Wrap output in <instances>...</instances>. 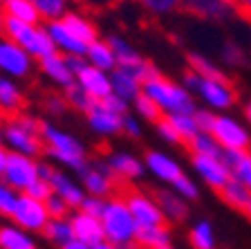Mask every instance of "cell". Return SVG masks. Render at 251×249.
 <instances>
[{"label": "cell", "instance_id": "6da1fadb", "mask_svg": "<svg viewBox=\"0 0 251 249\" xmlns=\"http://www.w3.org/2000/svg\"><path fill=\"white\" fill-rule=\"evenodd\" d=\"M41 135H43V144H45L43 157L50 164L61 166L65 171L78 175L90 164V160H92L88 153V146L78 139L74 133L56 126L54 121H43Z\"/></svg>", "mask_w": 251, "mask_h": 249}, {"label": "cell", "instance_id": "7a4b0ae2", "mask_svg": "<svg viewBox=\"0 0 251 249\" xmlns=\"http://www.w3.org/2000/svg\"><path fill=\"white\" fill-rule=\"evenodd\" d=\"M41 126L43 121L38 117L27 112L9 117V119L2 121V146L16 155L41 160L43 153H45Z\"/></svg>", "mask_w": 251, "mask_h": 249}, {"label": "cell", "instance_id": "3957f363", "mask_svg": "<svg viewBox=\"0 0 251 249\" xmlns=\"http://www.w3.org/2000/svg\"><path fill=\"white\" fill-rule=\"evenodd\" d=\"M141 92L151 97L157 104V108L162 110L164 117L168 114H193L198 110L195 106V97L182 85V81H173V79L164 77L162 72H155L146 83Z\"/></svg>", "mask_w": 251, "mask_h": 249}, {"label": "cell", "instance_id": "277c9868", "mask_svg": "<svg viewBox=\"0 0 251 249\" xmlns=\"http://www.w3.org/2000/svg\"><path fill=\"white\" fill-rule=\"evenodd\" d=\"M101 227H103L105 243L121 249L135 247L139 227H137L124 195H112L105 200V209L101 213Z\"/></svg>", "mask_w": 251, "mask_h": 249}, {"label": "cell", "instance_id": "5b68a950", "mask_svg": "<svg viewBox=\"0 0 251 249\" xmlns=\"http://www.w3.org/2000/svg\"><path fill=\"white\" fill-rule=\"evenodd\" d=\"M182 85L213 112L215 110H229L238 99L229 79H204L186 70L182 77Z\"/></svg>", "mask_w": 251, "mask_h": 249}, {"label": "cell", "instance_id": "8992f818", "mask_svg": "<svg viewBox=\"0 0 251 249\" xmlns=\"http://www.w3.org/2000/svg\"><path fill=\"white\" fill-rule=\"evenodd\" d=\"M2 36L14 41L21 50H25L36 63L56 52V47H54L52 38L47 34L45 25H27V23H21L7 16L5 27H2Z\"/></svg>", "mask_w": 251, "mask_h": 249}, {"label": "cell", "instance_id": "52a82bcc", "mask_svg": "<svg viewBox=\"0 0 251 249\" xmlns=\"http://www.w3.org/2000/svg\"><path fill=\"white\" fill-rule=\"evenodd\" d=\"M41 177H45V180L50 182L54 195L65 200L74 211L81 207V202H83V197H85V191H83V187H81L78 175L65 171L61 166L50 164V162H41Z\"/></svg>", "mask_w": 251, "mask_h": 249}, {"label": "cell", "instance_id": "ba28073f", "mask_svg": "<svg viewBox=\"0 0 251 249\" xmlns=\"http://www.w3.org/2000/svg\"><path fill=\"white\" fill-rule=\"evenodd\" d=\"M78 180H81L85 195H97L103 197V200L117 195V189H119V182L112 175V171H110V166L105 164L103 157H92L90 164L78 173Z\"/></svg>", "mask_w": 251, "mask_h": 249}, {"label": "cell", "instance_id": "9c48e42d", "mask_svg": "<svg viewBox=\"0 0 251 249\" xmlns=\"http://www.w3.org/2000/svg\"><path fill=\"white\" fill-rule=\"evenodd\" d=\"M124 197H126V204H128V209H130L132 218H135V222H137L139 229L168 224L166 218H164L162 209H159L157 197L152 195L151 191H144V189H130V191L124 193Z\"/></svg>", "mask_w": 251, "mask_h": 249}, {"label": "cell", "instance_id": "30bf717a", "mask_svg": "<svg viewBox=\"0 0 251 249\" xmlns=\"http://www.w3.org/2000/svg\"><path fill=\"white\" fill-rule=\"evenodd\" d=\"M36 61L16 45L14 41L0 36V74H5L16 81H25L34 74Z\"/></svg>", "mask_w": 251, "mask_h": 249}, {"label": "cell", "instance_id": "8fae6325", "mask_svg": "<svg viewBox=\"0 0 251 249\" xmlns=\"http://www.w3.org/2000/svg\"><path fill=\"white\" fill-rule=\"evenodd\" d=\"M211 137L225 151H233V153H247V148L251 144L249 130L238 119L229 117V114H215V124L211 128Z\"/></svg>", "mask_w": 251, "mask_h": 249}, {"label": "cell", "instance_id": "7c38bea8", "mask_svg": "<svg viewBox=\"0 0 251 249\" xmlns=\"http://www.w3.org/2000/svg\"><path fill=\"white\" fill-rule=\"evenodd\" d=\"M38 177H41V160L9 153V162H7V168L0 180L5 182L7 187L16 189L18 193H25Z\"/></svg>", "mask_w": 251, "mask_h": 249}, {"label": "cell", "instance_id": "4fadbf2b", "mask_svg": "<svg viewBox=\"0 0 251 249\" xmlns=\"http://www.w3.org/2000/svg\"><path fill=\"white\" fill-rule=\"evenodd\" d=\"M85 124H88L90 133H94L101 139H110V137H117L124 133V117L119 110L110 108L105 101H97V104L90 108V112L83 114Z\"/></svg>", "mask_w": 251, "mask_h": 249}, {"label": "cell", "instance_id": "5bb4252c", "mask_svg": "<svg viewBox=\"0 0 251 249\" xmlns=\"http://www.w3.org/2000/svg\"><path fill=\"white\" fill-rule=\"evenodd\" d=\"M50 220L52 218H50V211H47L45 202L21 193L18 204H16V211L11 216V222H16L18 227L29 231V234H43V229L47 227Z\"/></svg>", "mask_w": 251, "mask_h": 249}, {"label": "cell", "instance_id": "9a60e30c", "mask_svg": "<svg viewBox=\"0 0 251 249\" xmlns=\"http://www.w3.org/2000/svg\"><path fill=\"white\" fill-rule=\"evenodd\" d=\"M144 164H146V173H151V175L155 177L159 184H164L166 189H173L186 175L184 166L173 155H168V153H164V151H148L146 155H144Z\"/></svg>", "mask_w": 251, "mask_h": 249}, {"label": "cell", "instance_id": "2e32d148", "mask_svg": "<svg viewBox=\"0 0 251 249\" xmlns=\"http://www.w3.org/2000/svg\"><path fill=\"white\" fill-rule=\"evenodd\" d=\"M105 164L110 166L112 175L117 177V182H139L141 177L146 175V164L141 157H137L135 153L130 151H110L108 155L103 157Z\"/></svg>", "mask_w": 251, "mask_h": 249}, {"label": "cell", "instance_id": "e0dca14e", "mask_svg": "<svg viewBox=\"0 0 251 249\" xmlns=\"http://www.w3.org/2000/svg\"><path fill=\"white\" fill-rule=\"evenodd\" d=\"M191 168L195 175L211 189H222L231 180V171L225 160L220 157H206V155H191Z\"/></svg>", "mask_w": 251, "mask_h": 249}, {"label": "cell", "instance_id": "ac0fdd59", "mask_svg": "<svg viewBox=\"0 0 251 249\" xmlns=\"http://www.w3.org/2000/svg\"><path fill=\"white\" fill-rule=\"evenodd\" d=\"M74 77H76L74 83H76L85 94H90L94 101H105V99L112 94V81H110V74L92 68V65H88V63H83V65L76 70Z\"/></svg>", "mask_w": 251, "mask_h": 249}, {"label": "cell", "instance_id": "d6986e66", "mask_svg": "<svg viewBox=\"0 0 251 249\" xmlns=\"http://www.w3.org/2000/svg\"><path fill=\"white\" fill-rule=\"evenodd\" d=\"M38 70H41V74L52 83V85H56V88H61V90L70 88L74 83V79H76L72 65H70V58L61 52H54V54H50V56H45L43 61H38Z\"/></svg>", "mask_w": 251, "mask_h": 249}, {"label": "cell", "instance_id": "ffe728a7", "mask_svg": "<svg viewBox=\"0 0 251 249\" xmlns=\"http://www.w3.org/2000/svg\"><path fill=\"white\" fill-rule=\"evenodd\" d=\"M182 9L202 21H226L235 14L233 0H182Z\"/></svg>", "mask_w": 251, "mask_h": 249}, {"label": "cell", "instance_id": "44dd1931", "mask_svg": "<svg viewBox=\"0 0 251 249\" xmlns=\"http://www.w3.org/2000/svg\"><path fill=\"white\" fill-rule=\"evenodd\" d=\"M27 106V94L25 88L21 85V81L9 79L5 74H0V112L2 117H16L23 114Z\"/></svg>", "mask_w": 251, "mask_h": 249}, {"label": "cell", "instance_id": "7402d4cb", "mask_svg": "<svg viewBox=\"0 0 251 249\" xmlns=\"http://www.w3.org/2000/svg\"><path fill=\"white\" fill-rule=\"evenodd\" d=\"M47 34L52 38L56 52L65 54V56H76V58H85V52H88V45L83 41H78L68 27L63 25V21H54V23H45Z\"/></svg>", "mask_w": 251, "mask_h": 249}, {"label": "cell", "instance_id": "603a6c76", "mask_svg": "<svg viewBox=\"0 0 251 249\" xmlns=\"http://www.w3.org/2000/svg\"><path fill=\"white\" fill-rule=\"evenodd\" d=\"M70 222H72L74 238L76 240L90 245V247H97V245L105 243L101 218H94V216H90V213H83V211H78L76 209V211H72V216H70Z\"/></svg>", "mask_w": 251, "mask_h": 249}, {"label": "cell", "instance_id": "cb8c5ba5", "mask_svg": "<svg viewBox=\"0 0 251 249\" xmlns=\"http://www.w3.org/2000/svg\"><path fill=\"white\" fill-rule=\"evenodd\" d=\"M155 197H157V202H159V209H162L168 224H179L188 218V213H191L188 200L177 195L173 189H159L155 193Z\"/></svg>", "mask_w": 251, "mask_h": 249}, {"label": "cell", "instance_id": "d4e9b609", "mask_svg": "<svg viewBox=\"0 0 251 249\" xmlns=\"http://www.w3.org/2000/svg\"><path fill=\"white\" fill-rule=\"evenodd\" d=\"M0 249H41L36 236L7 220L0 222Z\"/></svg>", "mask_w": 251, "mask_h": 249}, {"label": "cell", "instance_id": "484cf974", "mask_svg": "<svg viewBox=\"0 0 251 249\" xmlns=\"http://www.w3.org/2000/svg\"><path fill=\"white\" fill-rule=\"evenodd\" d=\"M61 21H63V25L68 27V29L72 31L78 41H83L85 45H90V43H94V41H99V29H97V25H94V21L90 18V16L81 14V11L68 9V14L63 16Z\"/></svg>", "mask_w": 251, "mask_h": 249}, {"label": "cell", "instance_id": "4316f807", "mask_svg": "<svg viewBox=\"0 0 251 249\" xmlns=\"http://www.w3.org/2000/svg\"><path fill=\"white\" fill-rule=\"evenodd\" d=\"M110 81H112V94L124 99L126 104H132L144 90V83L137 77H132L130 72H126L124 68H117L110 74Z\"/></svg>", "mask_w": 251, "mask_h": 249}, {"label": "cell", "instance_id": "83f0119b", "mask_svg": "<svg viewBox=\"0 0 251 249\" xmlns=\"http://www.w3.org/2000/svg\"><path fill=\"white\" fill-rule=\"evenodd\" d=\"M85 63L97 70H101V72H108V74H112L117 70V65H119L115 52H112V47H110L108 41H103V38H99V41H94L88 45Z\"/></svg>", "mask_w": 251, "mask_h": 249}, {"label": "cell", "instance_id": "f1b7e54d", "mask_svg": "<svg viewBox=\"0 0 251 249\" xmlns=\"http://www.w3.org/2000/svg\"><path fill=\"white\" fill-rule=\"evenodd\" d=\"M137 249H166L173 245V234L168 224L162 227H148V229H139L135 238Z\"/></svg>", "mask_w": 251, "mask_h": 249}, {"label": "cell", "instance_id": "f546056e", "mask_svg": "<svg viewBox=\"0 0 251 249\" xmlns=\"http://www.w3.org/2000/svg\"><path fill=\"white\" fill-rule=\"evenodd\" d=\"M43 238L47 243H52L54 247H65L68 243L74 240V229H72V222L70 218H52L47 222V227L43 229Z\"/></svg>", "mask_w": 251, "mask_h": 249}, {"label": "cell", "instance_id": "4dcf8cb0", "mask_svg": "<svg viewBox=\"0 0 251 249\" xmlns=\"http://www.w3.org/2000/svg\"><path fill=\"white\" fill-rule=\"evenodd\" d=\"M225 162L229 166L231 177L245 184L251 191V153H233L225 151Z\"/></svg>", "mask_w": 251, "mask_h": 249}, {"label": "cell", "instance_id": "1f68e13d", "mask_svg": "<svg viewBox=\"0 0 251 249\" xmlns=\"http://www.w3.org/2000/svg\"><path fill=\"white\" fill-rule=\"evenodd\" d=\"M188 245L191 249H215L218 238H215V229L209 220H195L188 229Z\"/></svg>", "mask_w": 251, "mask_h": 249}, {"label": "cell", "instance_id": "d6a6232c", "mask_svg": "<svg viewBox=\"0 0 251 249\" xmlns=\"http://www.w3.org/2000/svg\"><path fill=\"white\" fill-rule=\"evenodd\" d=\"M2 11H5V16L16 18L21 23H27V25H43L41 16H38L31 0H7L2 5Z\"/></svg>", "mask_w": 251, "mask_h": 249}, {"label": "cell", "instance_id": "836d02e7", "mask_svg": "<svg viewBox=\"0 0 251 249\" xmlns=\"http://www.w3.org/2000/svg\"><path fill=\"white\" fill-rule=\"evenodd\" d=\"M186 63H188V70H191V72L200 74V77H204V79H226V74L222 72V68H220L218 63L211 61L209 56H204V54H200V52H188Z\"/></svg>", "mask_w": 251, "mask_h": 249}, {"label": "cell", "instance_id": "e575fe53", "mask_svg": "<svg viewBox=\"0 0 251 249\" xmlns=\"http://www.w3.org/2000/svg\"><path fill=\"white\" fill-rule=\"evenodd\" d=\"M220 197H222V200H225L231 209L245 211L247 202H249V197H251V191L245 187V184H240L238 180H233V177H231L225 187L220 189Z\"/></svg>", "mask_w": 251, "mask_h": 249}, {"label": "cell", "instance_id": "d590c367", "mask_svg": "<svg viewBox=\"0 0 251 249\" xmlns=\"http://www.w3.org/2000/svg\"><path fill=\"white\" fill-rule=\"evenodd\" d=\"M166 119L173 124V128L177 130V135L182 137L184 146H188L195 137L200 135V126H198V121H195L193 114H168Z\"/></svg>", "mask_w": 251, "mask_h": 249}, {"label": "cell", "instance_id": "8d00e7d4", "mask_svg": "<svg viewBox=\"0 0 251 249\" xmlns=\"http://www.w3.org/2000/svg\"><path fill=\"white\" fill-rule=\"evenodd\" d=\"M188 151H191V155H206V157H220V160H225V148L211 135H206V133H200V135L188 144Z\"/></svg>", "mask_w": 251, "mask_h": 249}, {"label": "cell", "instance_id": "74e56055", "mask_svg": "<svg viewBox=\"0 0 251 249\" xmlns=\"http://www.w3.org/2000/svg\"><path fill=\"white\" fill-rule=\"evenodd\" d=\"M130 108H132V112H135V117H139L141 121H148V124H157V121L164 117L162 110L157 108L155 101H152L151 97H146L144 92H141L139 97L132 101Z\"/></svg>", "mask_w": 251, "mask_h": 249}, {"label": "cell", "instance_id": "f35d334b", "mask_svg": "<svg viewBox=\"0 0 251 249\" xmlns=\"http://www.w3.org/2000/svg\"><path fill=\"white\" fill-rule=\"evenodd\" d=\"M36 7L41 21L45 23H54L61 21L63 16L68 14V0H31Z\"/></svg>", "mask_w": 251, "mask_h": 249}, {"label": "cell", "instance_id": "ab89813d", "mask_svg": "<svg viewBox=\"0 0 251 249\" xmlns=\"http://www.w3.org/2000/svg\"><path fill=\"white\" fill-rule=\"evenodd\" d=\"M220 61L225 63L226 68H245L249 63L245 47H240L235 41H225L220 47Z\"/></svg>", "mask_w": 251, "mask_h": 249}, {"label": "cell", "instance_id": "60d3db41", "mask_svg": "<svg viewBox=\"0 0 251 249\" xmlns=\"http://www.w3.org/2000/svg\"><path fill=\"white\" fill-rule=\"evenodd\" d=\"M63 92V97H65V101H68V106L72 110H76V112H81V114H85V112H90V108H92L97 101H94L90 94H85L83 90L78 88L76 83H72L70 88H65V90H61Z\"/></svg>", "mask_w": 251, "mask_h": 249}, {"label": "cell", "instance_id": "b9f144b4", "mask_svg": "<svg viewBox=\"0 0 251 249\" xmlns=\"http://www.w3.org/2000/svg\"><path fill=\"white\" fill-rule=\"evenodd\" d=\"M139 7L155 16H171L177 9H182V0H132Z\"/></svg>", "mask_w": 251, "mask_h": 249}, {"label": "cell", "instance_id": "7bdbcfd3", "mask_svg": "<svg viewBox=\"0 0 251 249\" xmlns=\"http://www.w3.org/2000/svg\"><path fill=\"white\" fill-rule=\"evenodd\" d=\"M18 197H21V193L16 189L7 187L5 182L0 180V218L11 220V216L16 211V204H18Z\"/></svg>", "mask_w": 251, "mask_h": 249}, {"label": "cell", "instance_id": "ee69618b", "mask_svg": "<svg viewBox=\"0 0 251 249\" xmlns=\"http://www.w3.org/2000/svg\"><path fill=\"white\" fill-rule=\"evenodd\" d=\"M43 110H45L50 117H54V119H58V117H63V114L70 110L68 101H65V97L61 94H47L45 99H43Z\"/></svg>", "mask_w": 251, "mask_h": 249}, {"label": "cell", "instance_id": "f6af8a7d", "mask_svg": "<svg viewBox=\"0 0 251 249\" xmlns=\"http://www.w3.org/2000/svg\"><path fill=\"white\" fill-rule=\"evenodd\" d=\"M155 130H157V137H159L164 144H168V146H179L182 144V137L177 135V130L173 128V124L166 119V117H162V119L157 121Z\"/></svg>", "mask_w": 251, "mask_h": 249}, {"label": "cell", "instance_id": "bcb514c9", "mask_svg": "<svg viewBox=\"0 0 251 249\" xmlns=\"http://www.w3.org/2000/svg\"><path fill=\"white\" fill-rule=\"evenodd\" d=\"M173 191L177 193V195H182L184 200H188V202H193V200H198V195H200V189H198V184H195V180L191 175H184L182 180L173 187Z\"/></svg>", "mask_w": 251, "mask_h": 249}, {"label": "cell", "instance_id": "7dc6e473", "mask_svg": "<svg viewBox=\"0 0 251 249\" xmlns=\"http://www.w3.org/2000/svg\"><path fill=\"white\" fill-rule=\"evenodd\" d=\"M45 207L50 211V218H70L74 209L70 207L65 200H61L58 195H50L45 200Z\"/></svg>", "mask_w": 251, "mask_h": 249}, {"label": "cell", "instance_id": "c3c4849f", "mask_svg": "<svg viewBox=\"0 0 251 249\" xmlns=\"http://www.w3.org/2000/svg\"><path fill=\"white\" fill-rule=\"evenodd\" d=\"M103 209H105V200H103V197L85 195V197H83V202H81V207H78V211L90 213V216H94V218H101Z\"/></svg>", "mask_w": 251, "mask_h": 249}, {"label": "cell", "instance_id": "681fc988", "mask_svg": "<svg viewBox=\"0 0 251 249\" xmlns=\"http://www.w3.org/2000/svg\"><path fill=\"white\" fill-rule=\"evenodd\" d=\"M124 135L130 137V139H139V137L144 135V121L128 112L124 117Z\"/></svg>", "mask_w": 251, "mask_h": 249}, {"label": "cell", "instance_id": "f907efd6", "mask_svg": "<svg viewBox=\"0 0 251 249\" xmlns=\"http://www.w3.org/2000/svg\"><path fill=\"white\" fill-rule=\"evenodd\" d=\"M25 195H29V197H36V200H41V202H45L50 195H54L52 193V187H50V182L45 180V177H38L34 184H31L29 189L25 191Z\"/></svg>", "mask_w": 251, "mask_h": 249}, {"label": "cell", "instance_id": "816d5d0a", "mask_svg": "<svg viewBox=\"0 0 251 249\" xmlns=\"http://www.w3.org/2000/svg\"><path fill=\"white\" fill-rule=\"evenodd\" d=\"M193 117H195V121H198V126H200V133L211 135V128H213V124H215V112H213V110L198 108L193 112Z\"/></svg>", "mask_w": 251, "mask_h": 249}, {"label": "cell", "instance_id": "f5cc1de1", "mask_svg": "<svg viewBox=\"0 0 251 249\" xmlns=\"http://www.w3.org/2000/svg\"><path fill=\"white\" fill-rule=\"evenodd\" d=\"M233 5H235V11H238V14L251 21V0H233Z\"/></svg>", "mask_w": 251, "mask_h": 249}, {"label": "cell", "instance_id": "db71d44e", "mask_svg": "<svg viewBox=\"0 0 251 249\" xmlns=\"http://www.w3.org/2000/svg\"><path fill=\"white\" fill-rule=\"evenodd\" d=\"M7 162H9V151H7L5 146H0V177H2V173L7 168Z\"/></svg>", "mask_w": 251, "mask_h": 249}, {"label": "cell", "instance_id": "11a10c76", "mask_svg": "<svg viewBox=\"0 0 251 249\" xmlns=\"http://www.w3.org/2000/svg\"><path fill=\"white\" fill-rule=\"evenodd\" d=\"M61 249H94V247H90V245H85V243H81V240L74 238L72 243H68L65 247H61Z\"/></svg>", "mask_w": 251, "mask_h": 249}, {"label": "cell", "instance_id": "9f6ffc18", "mask_svg": "<svg viewBox=\"0 0 251 249\" xmlns=\"http://www.w3.org/2000/svg\"><path fill=\"white\" fill-rule=\"evenodd\" d=\"M245 117H247V121L251 124V101H247V106H245Z\"/></svg>", "mask_w": 251, "mask_h": 249}, {"label": "cell", "instance_id": "6f0895ef", "mask_svg": "<svg viewBox=\"0 0 251 249\" xmlns=\"http://www.w3.org/2000/svg\"><path fill=\"white\" fill-rule=\"evenodd\" d=\"M5 11H2V7H0V36H2V27H5Z\"/></svg>", "mask_w": 251, "mask_h": 249}, {"label": "cell", "instance_id": "680465c9", "mask_svg": "<svg viewBox=\"0 0 251 249\" xmlns=\"http://www.w3.org/2000/svg\"><path fill=\"white\" fill-rule=\"evenodd\" d=\"M94 249H121V247H115V245H110V243H101V245H97Z\"/></svg>", "mask_w": 251, "mask_h": 249}, {"label": "cell", "instance_id": "91938a15", "mask_svg": "<svg viewBox=\"0 0 251 249\" xmlns=\"http://www.w3.org/2000/svg\"><path fill=\"white\" fill-rule=\"evenodd\" d=\"M242 213H247V216L251 218V197H249V202H247V207H245V211H242Z\"/></svg>", "mask_w": 251, "mask_h": 249}, {"label": "cell", "instance_id": "94428289", "mask_svg": "<svg viewBox=\"0 0 251 249\" xmlns=\"http://www.w3.org/2000/svg\"><path fill=\"white\" fill-rule=\"evenodd\" d=\"M0 146H2V121H0Z\"/></svg>", "mask_w": 251, "mask_h": 249}, {"label": "cell", "instance_id": "6125c7cd", "mask_svg": "<svg viewBox=\"0 0 251 249\" xmlns=\"http://www.w3.org/2000/svg\"><path fill=\"white\" fill-rule=\"evenodd\" d=\"M5 2H7V0H0V7H2V5H5Z\"/></svg>", "mask_w": 251, "mask_h": 249}, {"label": "cell", "instance_id": "be15d7a7", "mask_svg": "<svg viewBox=\"0 0 251 249\" xmlns=\"http://www.w3.org/2000/svg\"><path fill=\"white\" fill-rule=\"evenodd\" d=\"M166 249H177V247H173V245H171V247H166Z\"/></svg>", "mask_w": 251, "mask_h": 249}, {"label": "cell", "instance_id": "e7e4bbea", "mask_svg": "<svg viewBox=\"0 0 251 249\" xmlns=\"http://www.w3.org/2000/svg\"><path fill=\"white\" fill-rule=\"evenodd\" d=\"M0 119H2V112H0Z\"/></svg>", "mask_w": 251, "mask_h": 249}]
</instances>
